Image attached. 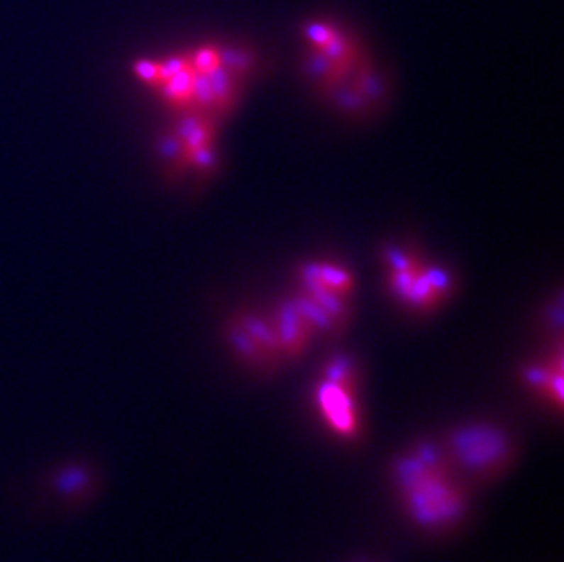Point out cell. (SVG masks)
I'll return each mask as SVG.
<instances>
[{"label":"cell","instance_id":"obj_5","mask_svg":"<svg viewBox=\"0 0 564 562\" xmlns=\"http://www.w3.org/2000/svg\"><path fill=\"white\" fill-rule=\"evenodd\" d=\"M522 382L537 396L550 402V405L563 409V356L560 351L555 360L548 363H531L522 369Z\"/></svg>","mask_w":564,"mask_h":562},{"label":"cell","instance_id":"obj_18","mask_svg":"<svg viewBox=\"0 0 564 562\" xmlns=\"http://www.w3.org/2000/svg\"><path fill=\"white\" fill-rule=\"evenodd\" d=\"M336 102L347 110H360L365 102V97L360 89H340L336 94Z\"/></svg>","mask_w":564,"mask_h":562},{"label":"cell","instance_id":"obj_9","mask_svg":"<svg viewBox=\"0 0 564 562\" xmlns=\"http://www.w3.org/2000/svg\"><path fill=\"white\" fill-rule=\"evenodd\" d=\"M206 75H209L210 84H212V92H214L216 111H218V114H225L236 101V94H238V77H236L234 73L228 72L227 68H223V66H218L216 70L206 73Z\"/></svg>","mask_w":564,"mask_h":562},{"label":"cell","instance_id":"obj_6","mask_svg":"<svg viewBox=\"0 0 564 562\" xmlns=\"http://www.w3.org/2000/svg\"><path fill=\"white\" fill-rule=\"evenodd\" d=\"M227 341L231 345V349L234 351V354L240 358L241 362L247 363L248 367L254 369H265L270 370L278 365L276 362H272L267 353L261 349L260 345L248 336V332L243 331L236 321H231L227 327Z\"/></svg>","mask_w":564,"mask_h":562},{"label":"cell","instance_id":"obj_8","mask_svg":"<svg viewBox=\"0 0 564 562\" xmlns=\"http://www.w3.org/2000/svg\"><path fill=\"white\" fill-rule=\"evenodd\" d=\"M292 303L296 305L299 314L304 316V319L307 321L309 327L312 329L314 334H331L333 336V334L340 332L336 325H334L333 319H331V316L307 292L302 290V292L296 294L294 298H292Z\"/></svg>","mask_w":564,"mask_h":562},{"label":"cell","instance_id":"obj_14","mask_svg":"<svg viewBox=\"0 0 564 562\" xmlns=\"http://www.w3.org/2000/svg\"><path fill=\"white\" fill-rule=\"evenodd\" d=\"M219 62L236 77H241L253 66V57L243 48H225L219 50Z\"/></svg>","mask_w":564,"mask_h":562},{"label":"cell","instance_id":"obj_15","mask_svg":"<svg viewBox=\"0 0 564 562\" xmlns=\"http://www.w3.org/2000/svg\"><path fill=\"white\" fill-rule=\"evenodd\" d=\"M190 64H192V68L196 70L197 73L206 75V73H210L212 70L218 68V66H221V62H219V50L218 48H210V46L199 48V50L190 57Z\"/></svg>","mask_w":564,"mask_h":562},{"label":"cell","instance_id":"obj_4","mask_svg":"<svg viewBox=\"0 0 564 562\" xmlns=\"http://www.w3.org/2000/svg\"><path fill=\"white\" fill-rule=\"evenodd\" d=\"M272 325L276 329V334H278L282 356L289 358V360H294L299 354H304L312 334H314L304 316L299 314L292 299L280 303L276 312H274Z\"/></svg>","mask_w":564,"mask_h":562},{"label":"cell","instance_id":"obj_7","mask_svg":"<svg viewBox=\"0 0 564 562\" xmlns=\"http://www.w3.org/2000/svg\"><path fill=\"white\" fill-rule=\"evenodd\" d=\"M234 321L240 325L243 331L248 332V336L253 338V340L260 345L261 349L265 351L267 356H269L272 362L278 363L280 358H283L278 334H276V329H274L272 321H269V319L261 318V316L256 314H240Z\"/></svg>","mask_w":564,"mask_h":562},{"label":"cell","instance_id":"obj_17","mask_svg":"<svg viewBox=\"0 0 564 562\" xmlns=\"http://www.w3.org/2000/svg\"><path fill=\"white\" fill-rule=\"evenodd\" d=\"M385 263L391 267V272H398V270H415L420 265L416 263V260L407 252L400 250V248L389 247L384 250Z\"/></svg>","mask_w":564,"mask_h":562},{"label":"cell","instance_id":"obj_12","mask_svg":"<svg viewBox=\"0 0 564 562\" xmlns=\"http://www.w3.org/2000/svg\"><path fill=\"white\" fill-rule=\"evenodd\" d=\"M441 298H442L441 294L433 289L431 283L426 280V276H424L420 268L416 270L413 281H411L409 289H407L406 294L402 296L404 302L411 303L413 307H420V309H429V307L436 305V302Z\"/></svg>","mask_w":564,"mask_h":562},{"label":"cell","instance_id":"obj_13","mask_svg":"<svg viewBox=\"0 0 564 562\" xmlns=\"http://www.w3.org/2000/svg\"><path fill=\"white\" fill-rule=\"evenodd\" d=\"M57 490L65 495H81L84 493V490L90 485V475L84 468H77V465H70V468L60 469L53 478Z\"/></svg>","mask_w":564,"mask_h":562},{"label":"cell","instance_id":"obj_11","mask_svg":"<svg viewBox=\"0 0 564 562\" xmlns=\"http://www.w3.org/2000/svg\"><path fill=\"white\" fill-rule=\"evenodd\" d=\"M316 280L325 289L342 294V296L350 294L353 285H355L349 270L336 263H316Z\"/></svg>","mask_w":564,"mask_h":562},{"label":"cell","instance_id":"obj_2","mask_svg":"<svg viewBox=\"0 0 564 562\" xmlns=\"http://www.w3.org/2000/svg\"><path fill=\"white\" fill-rule=\"evenodd\" d=\"M441 443L451 465L479 482L504 475L519 451L513 434L493 422H466L451 427Z\"/></svg>","mask_w":564,"mask_h":562},{"label":"cell","instance_id":"obj_19","mask_svg":"<svg viewBox=\"0 0 564 562\" xmlns=\"http://www.w3.org/2000/svg\"><path fill=\"white\" fill-rule=\"evenodd\" d=\"M355 562H371V561H365V558H358V561H355Z\"/></svg>","mask_w":564,"mask_h":562},{"label":"cell","instance_id":"obj_3","mask_svg":"<svg viewBox=\"0 0 564 562\" xmlns=\"http://www.w3.org/2000/svg\"><path fill=\"white\" fill-rule=\"evenodd\" d=\"M358 389L343 387L340 383L320 378L312 392L314 409L324 426L343 442H358L363 434Z\"/></svg>","mask_w":564,"mask_h":562},{"label":"cell","instance_id":"obj_1","mask_svg":"<svg viewBox=\"0 0 564 562\" xmlns=\"http://www.w3.org/2000/svg\"><path fill=\"white\" fill-rule=\"evenodd\" d=\"M389 480L407 520L422 531H449L468 515L470 497L441 442L420 440L394 456Z\"/></svg>","mask_w":564,"mask_h":562},{"label":"cell","instance_id":"obj_16","mask_svg":"<svg viewBox=\"0 0 564 562\" xmlns=\"http://www.w3.org/2000/svg\"><path fill=\"white\" fill-rule=\"evenodd\" d=\"M420 270H422V274L426 276V280L431 283L433 289L441 294L442 298L451 292L453 280H451V276H449V272L446 270V268L436 267V265H429V267H420Z\"/></svg>","mask_w":564,"mask_h":562},{"label":"cell","instance_id":"obj_10","mask_svg":"<svg viewBox=\"0 0 564 562\" xmlns=\"http://www.w3.org/2000/svg\"><path fill=\"white\" fill-rule=\"evenodd\" d=\"M321 378L350 389H358L360 383L358 367L345 354H333L321 369Z\"/></svg>","mask_w":564,"mask_h":562}]
</instances>
